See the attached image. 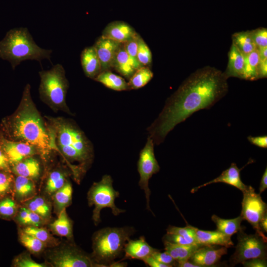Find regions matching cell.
<instances>
[{
    "instance_id": "obj_22",
    "label": "cell",
    "mask_w": 267,
    "mask_h": 267,
    "mask_svg": "<svg viewBox=\"0 0 267 267\" xmlns=\"http://www.w3.org/2000/svg\"><path fill=\"white\" fill-rule=\"evenodd\" d=\"M193 228L198 242L203 246L220 245L226 248L234 246L231 237L217 230L216 231L203 230L194 226Z\"/></svg>"
},
{
    "instance_id": "obj_12",
    "label": "cell",
    "mask_w": 267,
    "mask_h": 267,
    "mask_svg": "<svg viewBox=\"0 0 267 267\" xmlns=\"http://www.w3.org/2000/svg\"><path fill=\"white\" fill-rule=\"evenodd\" d=\"M0 145L5 153L10 165L36 155H39L33 146L21 141L9 140L0 135Z\"/></svg>"
},
{
    "instance_id": "obj_5",
    "label": "cell",
    "mask_w": 267,
    "mask_h": 267,
    "mask_svg": "<svg viewBox=\"0 0 267 267\" xmlns=\"http://www.w3.org/2000/svg\"><path fill=\"white\" fill-rule=\"evenodd\" d=\"M134 232V227L130 226L108 227L97 230L92 237L91 258L98 267H112Z\"/></svg>"
},
{
    "instance_id": "obj_17",
    "label": "cell",
    "mask_w": 267,
    "mask_h": 267,
    "mask_svg": "<svg viewBox=\"0 0 267 267\" xmlns=\"http://www.w3.org/2000/svg\"><path fill=\"white\" fill-rule=\"evenodd\" d=\"M241 170V169H239L236 164L232 163L230 166L223 171L218 177L209 182L193 188L191 190V192L193 193L203 187L218 182H223L231 185L243 192L246 190L249 186L245 185L242 181L240 176Z\"/></svg>"
},
{
    "instance_id": "obj_42",
    "label": "cell",
    "mask_w": 267,
    "mask_h": 267,
    "mask_svg": "<svg viewBox=\"0 0 267 267\" xmlns=\"http://www.w3.org/2000/svg\"><path fill=\"white\" fill-rule=\"evenodd\" d=\"M252 39L257 48L267 47V30L260 28L250 31Z\"/></svg>"
},
{
    "instance_id": "obj_4",
    "label": "cell",
    "mask_w": 267,
    "mask_h": 267,
    "mask_svg": "<svg viewBox=\"0 0 267 267\" xmlns=\"http://www.w3.org/2000/svg\"><path fill=\"white\" fill-rule=\"evenodd\" d=\"M52 50L38 46L28 29L16 28L8 31L0 42V58L10 63L13 69L26 60L41 62L44 59L51 61Z\"/></svg>"
},
{
    "instance_id": "obj_29",
    "label": "cell",
    "mask_w": 267,
    "mask_h": 267,
    "mask_svg": "<svg viewBox=\"0 0 267 267\" xmlns=\"http://www.w3.org/2000/svg\"><path fill=\"white\" fill-rule=\"evenodd\" d=\"M13 221L20 227L29 226H42L48 224L38 215L21 204L20 205L17 213Z\"/></svg>"
},
{
    "instance_id": "obj_19",
    "label": "cell",
    "mask_w": 267,
    "mask_h": 267,
    "mask_svg": "<svg viewBox=\"0 0 267 267\" xmlns=\"http://www.w3.org/2000/svg\"><path fill=\"white\" fill-rule=\"evenodd\" d=\"M35 181L30 178L14 175L13 196L20 204L38 194Z\"/></svg>"
},
{
    "instance_id": "obj_8",
    "label": "cell",
    "mask_w": 267,
    "mask_h": 267,
    "mask_svg": "<svg viewBox=\"0 0 267 267\" xmlns=\"http://www.w3.org/2000/svg\"><path fill=\"white\" fill-rule=\"evenodd\" d=\"M119 196V192L113 188V179L110 175H104L100 181L93 183L88 192L87 198L89 206H94L92 218L95 225L100 222V211L104 208H110L115 216L125 212L115 204V199Z\"/></svg>"
},
{
    "instance_id": "obj_41",
    "label": "cell",
    "mask_w": 267,
    "mask_h": 267,
    "mask_svg": "<svg viewBox=\"0 0 267 267\" xmlns=\"http://www.w3.org/2000/svg\"><path fill=\"white\" fill-rule=\"evenodd\" d=\"M136 58L142 66L149 67L152 62L151 51L141 36L139 39Z\"/></svg>"
},
{
    "instance_id": "obj_39",
    "label": "cell",
    "mask_w": 267,
    "mask_h": 267,
    "mask_svg": "<svg viewBox=\"0 0 267 267\" xmlns=\"http://www.w3.org/2000/svg\"><path fill=\"white\" fill-rule=\"evenodd\" d=\"M14 175L9 172L0 170V199L13 194Z\"/></svg>"
},
{
    "instance_id": "obj_24",
    "label": "cell",
    "mask_w": 267,
    "mask_h": 267,
    "mask_svg": "<svg viewBox=\"0 0 267 267\" xmlns=\"http://www.w3.org/2000/svg\"><path fill=\"white\" fill-rule=\"evenodd\" d=\"M35 213L48 223L51 219L52 205L51 201L44 196L37 194L21 204Z\"/></svg>"
},
{
    "instance_id": "obj_40",
    "label": "cell",
    "mask_w": 267,
    "mask_h": 267,
    "mask_svg": "<svg viewBox=\"0 0 267 267\" xmlns=\"http://www.w3.org/2000/svg\"><path fill=\"white\" fill-rule=\"evenodd\" d=\"M166 230L167 233H174L182 235L188 240L192 244L201 245L197 240L193 226L191 225H188L184 227L169 225Z\"/></svg>"
},
{
    "instance_id": "obj_28",
    "label": "cell",
    "mask_w": 267,
    "mask_h": 267,
    "mask_svg": "<svg viewBox=\"0 0 267 267\" xmlns=\"http://www.w3.org/2000/svg\"><path fill=\"white\" fill-rule=\"evenodd\" d=\"M72 193V186L71 182L68 181L52 196L51 201L52 210L56 216L71 204Z\"/></svg>"
},
{
    "instance_id": "obj_37",
    "label": "cell",
    "mask_w": 267,
    "mask_h": 267,
    "mask_svg": "<svg viewBox=\"0 0 267 267\" xmlns=\"http://www.w3.org/2000/svg\"><path fill=\"white\" fill-rule=\"evenodd\" d=\"M19 204L12 195H9L0 199V219L12 221L16 215Z\"/></svg>"
},
{
    "instance_id": "obj_10",
    "label": "cell",
    "mask_w": 267,
    "mask_h": 267,
    "mask_svg": "<svg viewBox=\"0 0 267 267\" xmlns=\"http://www.w3.org/2000/svg\"><path fill=\"white\" fill-rule=\"evenodd\" d=\"M154 145L152 139L148 136L144 147L140 152L137 162V171L140 176L138 184L145 193L146 209L151 212L149 205L151 192L148 185L149 180L160 170V166L155 156Z\"/></svg>"
},
{
    "instance_id": "obj_9",
    "label": "cell",
    "mask_w": 267,
    "mask_h": 267,
    "mask_svg": "<svg viewBox=\"0 0 267 267\" xmlns=\"http://www.w3.org/2000/svg\"><path fill=\"white\" fill-rule=\"evenodd\" d=\"M235 251L231 256L232 266L254 258H267V241L256 232L247 234L242 229L238 231Z\"/></svg>"
},
{
    "instance_id": "obj_30",
    "label": "cell",
    "mask_w": 267,
    "mask_h": 267,
    "mask_svg": "<svg viewBox=\"0 0 267 267\" xmlns=\"http://www.w3.org/2000/svg\"><path fill=\"white\" fill-rule=\"evenodd\" d=\"M93 80L114 90L123 91L130 89L128 82L123 78L113 73L110 70L101 72Z\"/></svg>"
},
{
    "instance_id": "obj_6",
    "label": "cell",
    "mask_w": 267,
    "mask_h": 267,
    "mask_svg": "<svg viewBox=\"0 0 267 267\" xmlns=\"http://www.w3.org/2000/svg\"><path fill=\"white\" fill-rule=\"evenodd\" d=\"M41 82L39 88L42 100L55 111H70L66 101L69 82L61 64H57L48 70L39 72Z\"/></svg>"
},
{
    "instance_id": "obj_52",
    "label": "cell",
    "mask_w": 267,
    "mask_h": 267,
    "mask_svg": "<svg viewBox=\"0 0 267 267\" xmlns=\"http://www.w3.org/2000/svg\"><path fill=\"white\" fill-rule=\"evenodd\" d=\"M259 226L264 233L267 232V214L265 215L262 219L260 222Z\"/></svg>"
},
{
    "instance_id": "obj_2",
    "label": "cell",
    "mask_w": 267,
    "mask_h": 267,
    "mask_svg": "<svg viewBox=\"0 0 267 267\" xmlns=\"http://www.w3.org/2000/svg\"><path fill=\"white\" fill-rule=\"evenodd\" d=\"M31 86L27 84L16 111L2 122V133L5 138L34 146L44 161L52 151H57L53 130L42 118L31 95Z\"/></svg>"
},
{
    "instance_id": "obj_50",
    "label": "cell",
    "mask_w": 267,
    "mask_h": 267,
    "mask_svg": "<svg viewBox=\"0 0 267 267\" xmlns=\"http://www.w3.org/2000/svg\"><path fill=\"white\" fill-rule=\"evenodd\" d=\"M267 188V169L266 168V170L263 174V175L262 177L260 187H259V193L261 194L263 192H264Z\"/></svg>"
},
{
    "instance_id": "obj_27",
    "label": "cell",
    "mask_w": 267,
    "mask_h": 267,
    "mask_svg": "<svg viewBox=\"0 0 267 267\" xmlns=\"http://www.w3.org/2000/svg\"><path fill=\"white\" fill-rule=\"evenodd\" d=\"M165 250L176 262L189 261L195 252L200 247L201 245H181L173 244L167 241L163 240Z\"/></svg>"
},
{
    "instance_id": "obj_43",
    "label": "cell",
    "mask_w": 267,
    "mask_h": 267,
    "mask_svg": "<svg viewBox=\"0 0 267 267\" xmlns=\"http://www.w3.org/2000/svg\"><path fill=\"white\" fill-rule=\"evenodd\" d=\"M140 37V36L137 33L130 40L122 44L128 54L136 59Z\"/></svg>"
},
{
    "instance_id": "obj_34",
    "label": "cell",
    "mask_w": 267,
    "mask_h": 267,
    "mask_svg": "<svg viewBox=\"0 0 267 267\" xmlns=\"http://www.w3.org/2000/svg\"><path fill=\"white\" fill-rule=\"evenodd\" d=\"M18 238L20 243L31 254L39 255L44 251L45 245L34 236L23 231L18 227Z\"/></svg>"
},
{
    "instance_id": "obj_7",
    "label": "cell",
    "mask_w": 267,
    "mask_h": 267,
    "mask_svg": "<svg viewBox=\"0 0 267 267\" xmlns=\"http://www.w3.org/2000/svg\"><path fill=\"white\" fill-rule=\"evenodd\" d=\"M46 262L52 267H98L91 257L79 249L74 242H61L57 246L47 248L44 252Z\"/></svg>"
},
{
    "instance_id": "obj_49",
    "label": "cell",
    "mask_w": 267,
    "mask_h": 267,
    "mask_svg": "<svg viewBox=\"0 0 267 267\" xmlns=\"http://www.w3.org/2000/svg\"><path fill=\"white\" fill-rule=\"evenodd\" d=\"M267 75V60L260 61L259 67V78H266Z\"/></svg>"
},
{
    "instance_id": "obj_38",
    "label": "cell",
    "mask_w": 267,
    "mask_h": 267,
    "mask_svg": "<svg viewBox=\"0 0 267 267\" xmlns=\"http://www.w3.org/2000/svg\"><path fill=\"white\" fill-rule=\"evenodd\" d=\"M28 251L24 252L15 257L12 262L14 267H50L46 262L39 263L35 261Z\"/></svg>"
},
{
    "instance_id": "obj_36",
    "label": "cell",
    "mask_w": 267,
    "mask_h": 267,
    "mask_svg": "<svg viewBox=\"0 0 267 267\" xmlns=\"http://www.w3.org/2000/svg\"><path fill=\"white\" fill-rule=\"evenodd\" d=\"M153 77V73L148 66L138 68L129 79L128 82L130 89H137L145 86Z\"/></svg>"
},
{
    "instance_id": "obj_21",
    "label": "cell",
    "mask_w": 267,
    "mask_h": 267,
    "mask_svg": "<svg viewBox=\"0 0 267 267\" xmlns=\"http://www.w3.org/2000/svg\"><path fill=\"white\" fill-rule=\"evenodd\" d=\"M81 63L85 75L94 79L101 72V64L93 45L85 47L81 54Z\"/></svg>"
},
{
    "instance_id": "obj_20",
    "label": "cell",
    "mask_w": 267,
    "mask_h": 267,
    "mask_svg": "<svg viewBox=\"0 0 267 267\" xmlns=\"http://www.w3.org/2000/svg\"><path fill=\"white\" fill-rule=\"evenodd\" d=\"M157 249L152 248L146 241L144 237H140L137 240L129 239L126 243L124 252L125 258L137 259L143 261L144 259L151 256Z\"/></svg>"
},
{
    "instance_id": "obj_16",
    "label": "cell",
    "mask_w": 267,
    "mask_h": 267,
    "mask_svg": "<svg viewBox=\"0 0 267 267\" xmlns=\"http://www.w3.org/2000/svg\"><path fill=\"white\" fill-rule=\"evenodd\" d=\"M11 173L15 176L24 177L37 181L42 174V165L34 156L27 157L10 166Z\"/></svg>"
},
{
    "instance_id": "obj_45",
    "label": "cell",
    "mask_w": 267,
    "mask_h": 267,
    "mask_svg": "<svg viewBox=\"0 0 267 267\" xmlns=\"http://www.w3.org/2000/svg\"><path fill=\"white\" fill-rule=\"evenodd\" d=\"M241 264L245 267H267V258H254L243 262Z\"/></svg>"
},
{
    "instance_id": "obj_14",
    "label": "cell",
    "mask_w": 267,
    "mask_h": 267,
    "mask_svg": "<svg viewBox=\"0 0 267 267\" xmlns=\"http://www.w3.org/2000/svg\"><path fill=\"white\" fill-rule=\"evenodd\" d=\"M227 248L222 246L215 248L213 246L199 248L190 258L191 262L200 267H211L218 263L222 257L227 254Z\"/></svg>"
},
{
    "instance_id": "obj_15",
    "label": "cell",
    "mask_w": 267,
    "mask_h": 267,
    "mask_svg": "<svg viewBox=\"0 0 267 267\" xmlns=\"http://www.w3.org/2000/svg\"><path fill=\"white\" fill-rule=\"evenodd\" d=\"M137 33L130 25L122 21L109 23L102 32V36L123 44Z\"/></svg>"
},
{
    "instance_id": "obj_1",
    "label": "cell",
    "mask_w": 267,
    "mask_h": 267,
    "mask_svg": "<svg viewBox=\"0 0 267 267\" xmlns=\"http://www.w3.org/2000/svg\"><path fill=\"white\" fill-rule=\"evenodd\" d=\"M227 78L209 66L196 70L187 78L166 101L161 112L147 131L154 144L159 145L178 124L194 112L209 109L228 90Z\"/></svg>"
},
{
    "instance_id": "obj_51",
    "label": "cell",
    "mask_w": 267,
    "mask_h": 267,
    "mask_svg": "<svg viewBox=\"0 0 267 267\" xmlns=\"http://www.w3.org/2000/svg\"><path fill=\"white\" fill-rule=\"evenodd\" d=\"M260 60L263 61L267 60V47L258 48Z\"/></svg>"
},
{
    "instance_id": "obj_46",
    "label": "cell",
    "mask_w": 267,
    "mask_h": 267,
    "mask_svg": "<svg viewBox=\"0 0 267 267\" xmlns=\"http://www.w3.org/2000/svg\"><path fill=\"white\" fill-rule=\"evenodd\" d=\"M247 138L250 143L256 146L264 148L267 147V136L266 135L249 136Z\"/></svg>"
},
{
    "instance_id": "obj_25",
    "label": "cell",
    "mask_w": 267,
    "mask_h": 267,
    "mask_svg": "<svg viewBox=\"0 0 267 267\" xmlns=\"http://www.w3.org/2000/svg\"><path fill=\"white\" fill-rule=\"evenodd\" d=\"M57 216L56 220L47 224L48 228L53 234L66 237L68 240L74 242L73 221L68 217L66 209Z\"/></svg>"
},
{
    "instance_id": "obj_3",
    "label": "cell",
    "mask_w": 267,
    "mask_h": 267,
    "mask_svg": "<svg viewBox=\"0 0 267 267\" xmlns=\"http://www.w3.org/2000/svg\"><path fill=\"white\" fill-rule=\"evenodd\" d=\"M47 122L54 134L57 151L63 157L78 182L82 175L73 165L85 173L93 158L92 145L83 132L72 121L63 118L47 117Z\"/></svg>"
},
{
    "instance_id": "obj_11",
    "label": "cell",
    "mask_w": 267,
    "mask_h": 267,
    "mask_svg": "<svg viewBox=\"0 0 267 267\" xmlns=\"http://www.w3.org/2000/svg\"><path fill=\"white\" fill-rule=\"evenodd\" d=\"M242 193L243 197L240 216L251 224L257 234L267 240V237L259 226L261 220L267 214V204L263 201L260 194L256 193L251 186Z\"/></svg>"
},
{
    "instance_id": "obj_44",
    "label": "cell",
    "mask_w": 267,
    "mask_h": 267,
    "mask_svg": "<svg viewBox=\"0 0 267 267\" xmlns=\"http://www.w3.org/2000/svg\"><path fill=\"white\" fill-rule=\"evenodd\" d=\"M151 256L159 262L169 266V267L176 266V261L166 251L162 253L157 250L153 253Z\"/></svg>"
},
{
    "instance_id": "obj_35",
    "label": "cell",
    "mask_w": 267,
    "mask_h": 267,
    "mask_svg": "<svg viewBox=\"0 0 267 267\" xmlns=\"http://www.w3.org/2000/svg\"><path fill=\"white\" fill-rule=\"evenodd\" d=\"M232 43L243 55L249 53L257 48L250 31L235 33L232 35Z\"/></svg>"
},
{
    "instance_id": "obj_32",
    "label": "cell",
    "mask_w": 267,
    "mask_h": 267,
    "mask_svg": "<svg viewBox=\"0 0 267 267\" xmlns=\"http://www.w3.org/2000/svg\"><path fill=\"white\" fill-rule=\"evenodd\" d=\"M211 219L216 225L217 230L227 236L231 237L242 229L241 222L243 219L240 216L232 219H223L213 215Z\"/></svg>"
},
{
    "instance_id": "obj_13",
    "label": "cell",
    "mask_w": 267,
    "mask_h": 267,
    "mask_svg": "<svg viewBox=\"0 0 267 267\" xmlns=\"http://www.w3.org/2000/svg\"><path fill=\"white\" fill-rule=\"evenodd\" d=\"M122 44L101 36L93 45L101 67V72L113 68L116 56Z\"/></svg>"
},
{
    "instance_id": "obj_48",
    "label": "cell",
    "mask_w": 267,
    "mask_h": 267,
    "mask_svg": "<svg viewBox=\"0 0 267 267\" xmlns=\"http://www.w3.org/2000/svg\"><path fill=\"white\" fill-rule=\"evenodd\" d=\"M142 261L151 267H169V266L159 262L152 256L144 259Z\"/></svg>"
},
{
    "instance_id": "obj_18",
    "label": "cell",
    "mask_w": 267,
    "mask_h": 267,
    "mask_svg": "<svg viewBox=\"0 0 267 267\" xmlns=\"http://www.w3.org/2000/svg\"><path fill=\"white\" fill-rule=\"evenodd\" d=\"M143 66L137 60L128 54L121 44L116 56L113 68L127 79H130L138 68Z\"/></svg>"
},
{
    "instance_id": "obj_47",
    "label": "cell",
    "mask_w": 267,
    "mask_h": 267,
    "mask_svg": "<svg viewBox=\"0 0 267 267\" xmlns=\"http://www.w3.org/2000/svg\"><path fill=\"white\" fill-rule=\"evenodd\" d=\"M0 170L11 172L8 159L0 145Z\"/></svg>"
},
{
    "instance_id": "obj_33",
    "label": "cell",
    "mask_w": 267,
    "mask_h": 267,
    "mask_svg": "<svg viewBox=\"0 0 267 267\" xmlns=\"http://www.w3.org/2000/svg\"><path fill=\"white\" fill-rule=\"evenodd\" d=\"M244 56L243 79L255 80L259 79L260 58L258 49Z\"/></svg>"
},
{
    "instance_id": "obj_26",
    "label": "cell",
    "mask_w": 267,
    "mask_h": 267,
    "mask_svg": "<svg viewBox=\"0 0 267 267\" xmlns=\"http://www.w3.org/2000/svg\"><path fill=\"white\" fill-rule=\"evenodd\" d=\"M244 56L232 43L228 53V62L223 72L225 77L243 79Z\"/></svg>"
},
{
    "instance_id": "obj_23",
    "label": "cell",
    "mask_w": 267,
    "mask_h": 267,
    "mask_svg": "<svg viewBox=\"0 0 267 267\" xmlns=\"http://www.w3.org/2000/svg\"><path fill=\"white\" fill-rule=\"evenodd\" d=\"M68 174L62 169H55L48 174L42 189V194L51 200L54 193L68 181Z\"/></svg>"
},
{
    "instance_id": "obj_31",
    "label": "cell",
    "mask_w": 267,
    "mask_h": 267,
    "mask_svg": "<svg viewBox=\"0 0 267 267\" xmlns=\"http://www.w3.org/2000/svg\"><path fill=\"white\" fill-rule=\"evenodd\" d=\"M20 228L25 232L34 236L42 241L46 248L56 246L61 242L58 238L54 237L48 228L44 226H29Z\"/></svg>"
}]
</instances>
